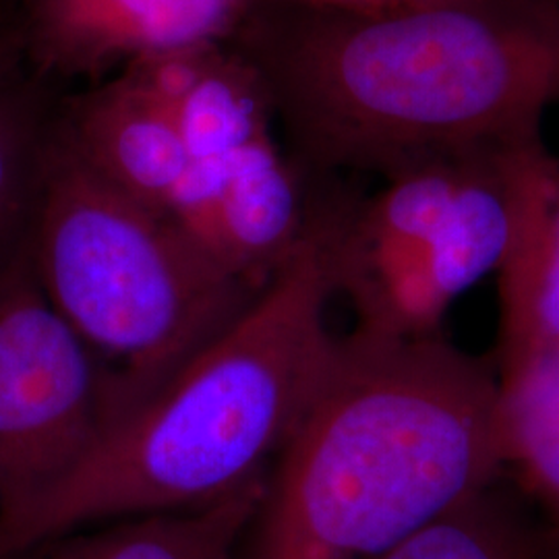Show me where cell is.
<instances>
[{"mask_svg":"<svg viewBox=\"0 0 559 559\" xmlns=\"http://www.w3.org/2000/svg\"><path fill=\"white\" fill-rule=\"evenodd\" d=\"M376 559H559V549L501 477Z\"/></svg>","mask_w":559,"mask_h":559,"instance_id":"13","label":"cell"},{"mask_svg":"<svg viewBox=\"0 0 559 559\" xmlns=\"http://www.w3.org/2000/svg\"><path fill=\"white\" fill-rule=\"evenodd\" d=\"M332 299L309 222L299 251L226 334L52 491L0 522V559L83 526L203 508L267 477L332 359Z\"/></svg>","mask_w":559,"mask_h":559,"instance_id":"3","label":"cell"},{"mask_svg":"<svg viewBox=\"0 0 559 559\" xmlns=\"http://www.w3.org/2000/svg\"><path fill=\"white\" fill-rule=\"evenodd\" d=\"M293 2L320 7V9H334V11H350V13H390V11L417 9L440 0H293Z\"/></svg>","mask_w":559,"mask_h":559,"instance_id":"16","label":"cell"},{"mask_svg":"<svg viewBox=\"0 0 559 559\" xmlns=\"http://www.w3.org/2000/svg\"><path fill=\"white\" fill-rule=\"evenodd\" d=\"M376 195L313 185V226L334 297L357 328L440 334L445 307L489 272L503 274L540 239L559 195L545 140L473 147L388 177Z\"/></svg>","mask_w":559,"mask_h":559,"instance_id":"5","label":"cell"},{"mask_svg":"<svg viewBox=\"0 0 559 559\" xmlns=\"http://www.w3.org/2000/svg\"><path fill=\"white\" fill-rule=\"evenodd\" d=\"M311 201V177L270 135L221 160L193 162L170 221L261 293L307 239Z\"/></svg>","mask_w":559,"mask_h":559,"instance_id":"7","label":"cell"},{"mask_svg":"<svg viewBox=\"0 0 559 559\" xmlns=\"http://www.w3.org/2000/svg\"><path fill=\"white\" fill-rule=\"evenodd\" d=\"M500 297L498 373L559 342V195L537 249L500 278Z\"/></svg>","mask_w":559,"mask_h":559,"instance_id":"15","label":"cell"},{"mask_svg":"<svg viewBox=\"0 0 559 559\" xmlns=\"http://www.w3.org/2000/svg\"><path fill=\"white\" fill-rule=\"evenodd\" d=\"M9 32L0 34V265L32 247L62 102Z\"/></svg>","mask_w":559,"mask_h":559,"instance_id":"11","label":"cell"},{"mask_svg":"<svg viewBox=\"0 0 559 559\" xmlns=\"http://www.w3.org/2000/svg\"><path fill=\"white\" fill-rule=\"evenodd\" d=\"M253 2L21 0L9 32L44 78H92L147 57L226 44Z\"/></svg>","mask_w":559,"mask_h":559,"instance_id":"8","label":"cell"},{"mask_svg":"<svg viewBox=\"0 0 559 559\" xmlns=\"http://www.w3.org/2000/svg\"><path fill=\"white\" fill-rule=\"evenodd\" d=\"M506 477L496 362L355 328L265 480L235 559H376Z\"/></svg>","mask_w":559,"mask_h":559,"instance_id":"2","label":"cell"},{"mask_svg":"<svg viewBox=\"0 0 559 559\" xmlns=\"http://www.w3.org/2000/svg\"><path fill=\"white\" fill-rule=\"evenodd\" d=\"M60 131L102 179L168 218L191 168L175 117L120 73L62 102Z\"/></svg>","mask_w":559,"mask_h":559,"instance_id":"9","label":"cell"},{"mask_svg":"<svg viewBox=\"0 0 559 559\" xmlns=\"http://www.w3.org/2000/svg\"><path fill=\"white\" fill-rule=\"evenodd\" d=\"M265 480L203 508L75 528L4 559H235L263 498Z\"/></svg>","mask_w":559,"mask_h":559,"instance_id":"10","label":"cell"},{"mask_svg":"<svg viewBox=\"0 0 559 559\" xmlns=\"http://www.w3.org/2000/svg\"><path fill=\"white\" fill-rule=\"evenodd\" d=\"M191 160H221L272 135V110L255 73L230 50H207L198 78L173 110Z\"/></svg>","mask_w":559,"mask_h":559,"instance_id":"14","label":"cell"},{"mask_svg":"<svg viewBox=\"0 0 559 559\" xmlns=\"http://www.w3.org/2000/svg\"><path fill=\"white\" fill-rule=\"evenodd\" d=\"M32 260L44 293L98 365L106 433L156 399L263 293L179 224L102 179L62 135L60 119Z\"/></svg>","mask_w":559,"mask_h":559,"instance_id":"4","label":"cell"},{"mask_svg":"<svg viewBox=\"0 0 559 559\" xmlns=\"http://www.w3.org/2000/svg\"><path fill=\"white\" fill-rule=\"evenodd\" d=\"M498 376L506 477L559 549V342Z\"/></svg>","mask_w":559,"mask_h":559,"instance_id":"12","label":"cell"},{"mask_svg":"<svg viewBox=\"0 0 559 559\" xmlns=\"http://www.w3.org/2000/svg\"><path fill=\"white\" fill-rule=\"evenodd\" d=\"M104 433L98 365L44 293L29 247L0 265V522L67 479Z\"/></svg>","mask_w":559,"mask_h":559,"instance_id":"6","label":"cell"},{"mask_svg":"<svg viewBox=\"0 0 559 559\" xmlns=\"http://www.w3.org/2000/svg\"><path fill=\"white\" fill-rule=\"evenodd\" d=\"M286 154L316 177L402 170L543 138L559 104V2L440 0L350 13L255 0L226 41Z\"/></svg>","mask_w":559,"mask_h":559,"instance_id":"1","label":"cell"}]
</instances>
